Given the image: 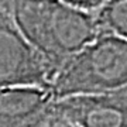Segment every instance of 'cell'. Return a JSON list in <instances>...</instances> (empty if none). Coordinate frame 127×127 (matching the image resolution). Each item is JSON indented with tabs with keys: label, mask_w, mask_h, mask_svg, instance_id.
<instances>
[{
	"label": "cell",
	"mask_w": 127,
	"mask_h": 127,
	"mask_svg": "<svg viewBox=\"0 0 127 127\" xmlns=\"http://www.w3.org/2000/svg\"><path fill=\"white\" fill-rule=\"evenodd\" d=\"M55 102L48 88H0V127H45L57 117Z\"/></svg>",
	"instance_id": "5b68a950"
},
{
	"label": "cell",
	"mask_w": 127,
	"mask_h": 127,
	"mask_svg": "<svg viewBox=\"0 0 127 127\" xmlns=\"http://www.w3.org/2000/svg\"><path fill=\"white\" fill-rule=\"evenodd\" d=\"M100 32L127 41V0H110L95 11Z\"/></svg>",
	"instance_id": "8992f818"
},
{
	"label": "cell",
	"mask_w": 127,
	"mask_h": 127,
	"mask_svg": "<svg viewBox=\"0 0 127 127\" xmlns=\"http://www.w3.org/2000/svg\"><path fill=\"white\" fill-rule=\"evenodd\" d=\"M7 4L20 31L54 73L100 34L95 13L66 1L16 0Z\"/></svg>",
	"instance_id": "6da1fadb"
},
{
	"label": "cell",
	"mask_w": 127,
	"mask_h": 127,
	"mask_svg": "<svg viewBox=\"0 0 127 127\" xmlns=\"http://www.w3.org/2000/svg\"><path fill=\"white\" fill-rule=\"evenodd\" d=\"M55 73L20 31L7 1H0V88H48Z\"/></svg>",
	"instance_id": "3957f363"
},
{
	"label": "cell",
	"mask_w": 127,
	"mask_h": 127,
	"mask_svg": "<svg viewBox=\"0 0 127 127\" xmlns=\"http://www.w3.org/2000/svg\"><path fill=\"white\" fill-rule=\"evenodd\" d=\"M45 127H69V126H68L65 122H64V120H61V119L57 116V117H55L54 120L50 123V124H47Z\"/></svg>",
	"instance_id": "52a82bcc"
},
{
	"label": "cell",
	"mask_w": 127,
	"mask_h": 127,
	"mask_svg": "<svg viewBox=\"0 0 127 127\" xmlns=\"http://www.w3.org/2000/svg\"><path fill=\"white\" fill-rule=\"evenodd\" d=\"M127 85V41L100 32L97 38L64 64L50 91L55 100L96 96Z\"/></svg>",
	"instance_id": "7a4b0ae2"
},
{
	"label": "cell",
	"mask_w": 127,
	"mask_h": 127,
	"mask_svg": "<svg viewBox=\"0 0 127 127\" xmlns=\"http://www.w3.org/2000/svg\"><path fill=\"white\" fill-rule=\"evenodd\" d=\"M55 113L69 127H127V85L103 95L57 100Z\"/></svg>",
	"instance_id": "277c9868"
}]
</instances>
